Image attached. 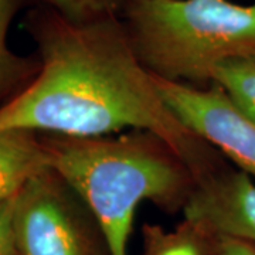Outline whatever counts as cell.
Returning a JSON list of instances; mask_svg holds the SVG:
<instances>
[{
    "label": "cell",
    "mask_w": 255,
    "mask_h": 255,
    "mask_svg": "<svg viewBox=\"0 0 255 255\" xmlns=\"http://www.w3.org/2000/svg\"><path fill=\"white\" fill-rule=\"evenodd\" d=\"M41 63L33 81L0 107V132L94 137L124 129L153 132L197 176L221 163L217 150L167 108L137 60L121 17L74 24L54 16L34 31Z\"/></svg>",
    "instance_id": "1"
},
{
    "label": "cell",
    "mask_w": 255,
    "mask_h": 255,
    "mask_svg": "<svg viewBox=\"0 0 255 255\" xmlns=\"http://www.w3.org/2000/svg\"><path fill=\"white\" fill-rule=\"evenodd\" d=\"M44 142L51 169L92 210L112 255H128L135 211L143 201L183 211L197 184L182 156L149 130Z\"/></svg>",
    "instance_id": "2"
},
{
    "label": "cell",
    "mask_w": 255,
    "mask_h": 255,
    "mask_svg": "<svg viewBox=\"0 0 255 255\" xmlns=\"http://www.w3.org/2000/svg\"><path fill=\"white\" fill-rule=\"evenodd\" d=\"M121 20L153 77L204 88L224 60L255 53V0H135Z\"/></svg>",
    "instance_id": "3"
},
{
    "label": "cell",
    "mask_w": 255,
    "mask_h": 255,
    "mask_svg": "<svg viewBox=\"0 0 255 255\" xmlns=\"http://www.w3.org/2000/svg\"><path fill=\"white\" fill-rule=\"evenodd\" d=\"M13 224L18 255H112L92 210L51 166L14 196Z\"/></svg>",
    "instance_id": "4"
},
{
    "label": "cell",
    "mask_w": 255,
    "mask_h": 255,
    "mask_svg": "<svg viewBox=\"0 0 255 255\" xmlns=\"http://www.w3.org/2000/svg\"><path fill=\"white\" fill-rule=\"evenodd\" d=\"M156 84L164 104L184 127L255 180V122L219 85L199 88L159 78Z\"/></svg>",
    "instance_id": "5"
},
{
    "label": "cell",
    "mask_w": 255,
    "mask_h": 255,
    "mask_svg": "<svg viewBox=\"0 0 255 255\" xmlns=\"http://www.w3.org/2000/svg\"><path fill=\"white\" fill-rule=\"evenodd\" d=\"M182 213L211 237L238 240L255 250V180L244 172L221 164L201 176Z\"/></svg>",
    "instance_id": "6"
},
{
    "label": "cell",
    "mask_w": 255,
    "mask_h": 255,
    "mask_svg": "<svg viewBox=\"0 0 255 255\" xmlns=\"http://www.w3.org/2000/svg\"><path fill=\"white\" fill-rule=\"evenodd\" d=\"M47 167H50L48 149L34 132H0V200L14 197L33 176Z\"/></svg>",
    "instance_id": "7"
},
{
    "label": "cell",
    "mask_w": 255,
    "mask_h": 255,
    "mask_svg": "<svg viewBox=\"0 0 255 255\" xmlns=\"http://www.w3.org/2000/svg\"><path fill=\"white\" fill-rule=\"evenodd\" d=\"M143 255H211L213 237L189 220L173 230L143 226Z\"/></svg>",
    "instance_id": "8"
},
{
    "label": "cell",
    "mask_w": 255,
    "mask_h": 255,
    "mask_svg": "<svg viewBox=\"0 0 255 255\" xmlns=\"http://www.w3.org/2000/svg\"><path fill=\"white\" fill-rule=\"evenodd\" d=\"M211 84L219 85L238 110L255 122V53L217 64Z\"/></svg>",
    "instance_id": "9"
},
{
    "label": "cell",
    "mask_w": 255,
    "mask_h": 255,
    "mask_svg": "<svg viewBox=\"0 0 255 255\" xmlns=\"http://www.w3.org/2000/svg\"><path fill=\"white\" fill-rule=\"evenodd\" d=\"M18 4L20 0H0V102L33 73L31 64L7 46V31Z\"/></svg>",
    "instance_id": "10"
},
{
    "label": "cell",
    "mask_w": 255,
    "mask_h": 255,
    "mask_svg": "<svg viewBox=\"0 0 255 255\" xmlns=\"http://www.w3.org/2000/svg\"><path fill=\"white\" fill-rule=\"evenodd\" d=\"M132 1L135 0H46L58 17L74 24L121 17Z\"/></svg>",
    "instance_id": "11"
},
{
    "label": "cell",
    "mask_w": 255,
    "mask_h": 255,
    "mask_svg": "<svg viewBox=\"0 0 255 255\" xmlns=\"http://www.w3.org/2000/svg\"><path fill=\"white\" fill-rule=\"evenodd\" d=\"M14 197L0 200V255H18L13 224Z\"/></svg>",
    "instance_id": "12"
},
{
    "label": "cell",
    "mask_w": 255,
    "mask_h": 255,
    "mask_svg": "<svg viewBox=\"0 0 255 255\" xmlns=\"http://www.w3.org/2000/svg\"><path fill=\"white\" fill-rule=\"evenodd\" d=\"M211 255H255V250L243 241L227 237H213Z\"/></svg>",
    "instance_id": "13"
}]
</instances>
